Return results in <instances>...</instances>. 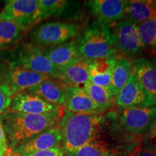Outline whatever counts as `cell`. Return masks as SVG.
Segmentation results:
<instances>
[{"instance_id":"1","label":"cell","mask_w":156,"mask_h":156,"mask_svg":"<svg viewBox=\"0 0 156 156\" xmlns=\"http://www.w3.org/2000/svg\"><path fill=\"white\" fill-rule=\"evenodd\" d=\"M64 109L42 114H28L7 110L0 115L8 147L14 150L51 128L59 126Z\"/></svg>"},{"instance_id":"2","label":"cell","mask_w":156,"mask_h":156,"mask_svg":"<svg viewBox=\"0 0 156 156\" xmlns=\"http://www.w3.org/2000/svg\"><path fill=\"white\" fill-rule=\"evenodd\" d=\"M104 116L75 114L64 108L59 123L62 149L73 151L98 139Z\"/></svg>"},{"instance_id":"3","label":"cell","mask_w":156,"mask_h":156,"mask_svg":"<svg viewBox=\"0 0 156 156\" xmlns=\"http://www.w3.org/2000/svg\"><path fill=\"white\" fill-rule=\"evenodd\" d=\"M78 48L81 57L91 62L116 54L112 28L97 21L92 23L78 42Z\"/></svg>"},{"instance_id":"4","label":"cell","mask_w":156,"mask_h":156,"mask_svg":"<svg viewBox=\"0 0 156 156\" xmlns=\"http://www.w3.org/2000/svg\"><path fill=\"white\" fill-rule=\"evenodd\" d=\"M7 62L15 67L44 74L56 79L58 70L45 56L44 48L31 43H23L15 46Z\"/></svg>"},{"instance_id":"5","label":"cell","mask_w":156,"mask_h":156,"mask_svg":"<svg viewBox=\"0 0 156 156\" xmlns=\"http://www.w3.org/2000/svg\"><path fill=\"white\" fill-rule=\"evenodd\" d=\"M79 25L67 22H48L40 25L30 32L33 44L46 48L72 40L79 33Z\"/></svg>"},{"instance_id":"6","label":"cell","mask_w":156,"mask_h":156,"mask_svg":"<svg viewBox=\"0 0 156 156\" xmlns=\"http://www.w3.org/2000/svg\"><path fill=\"white\" fill-rule=\"evenodd\" d=\"M50 78L47 75L12 67L7 61L0 63V83L10 89L14 95Z\"/></svg>"},{"instance_id":"7","label":"cell","mask_w":156,"mask_h":156,"mask_svg":"<svg viewBox=\"0 0 156 156\" xmlns=\"http://www.w3.org/2000/svg\"><path fill=\"white\" fill-rule=\"evenodd\" d=\"M119 124L129 134L146 136L156 126V106L122 109Z\"/></svg>"},{"instance_id":"8","label":"cell","mask_w":156,"mask_h":156,"mask_svg":"<svg viewBox=\"0 0 156 156\" xmlns=\"http://www.w3.org/2000/svg\"><path fill=\"white\" fill-rule=\"evenodd\" d=\"M39 0H9L0 12V20L17 24L28 30L39 23Z\"/></svg>"},{"instance_id":"9","label":"cell","mask_w":156,"mask_h":156,"mask_svg":"<svg viewBox=\"0 0 156 156\" xmlns=\"http://www.w3.org/2000/svg\"><path fill=\"white\" fill-rule=\"evenodd\" d=\"M112 31L114 45L117 51L126 57L137 56L143 49L138 25L122 20L114 25Z\"/></svg>"},{"instance_id":"10","label":"cell","mask_w":156,"mask_h":156,"mask_svg":"<svg viewBox=\"0 0 156 156\" xmlns=\"http://www.w3.org/2000/svg\"><path fill=\"white\" fill-rule=\"evenodd\" d=\"M114 103L122 109L156 106V101L132 73L124 86L115 97Z\"/></svg>"},{"instance_id":"11","label":"cell","mask_w":156,"mask_h":156,"mask_svg":"<svg viewBox=\"0 0 156 156\" xmlns=\"http://www.w3.org/2000/svg\"><path fill=\"white\" fill-rule=\"evenodd\" d=\"M126 1L124 0H89L85 2L87 9L97 22L112 26L124 19Z\"/></svg>"},{"instance_id":"12","label":"cell","mask_w":156,"mask_h":156,"mask_svg":"<svg viewBox=\"0 0 156 156\" xmlns=\"http://www.w3.org/2000/svg\"><path fill=\"white\" fill-rule=\"evenodd\" d=\"M63 109V107L51 104L38 95L23 91L13 96L9 110L23 114H42Z\"/></svg>"},{"instance_id":"13","label":"cell","mask_w":156,"mask_h":156,"mask_svg":"<svg viewBox=\"0 0 156 156\" xmlns=\"http://www.w3.org/2000/svg\"><path fill=\"white\" fill-rule=\"evenodd\" d=\"M66 101L64 108L75 114L101 115L103 111L99 108L80 86L66 87Z\"/></svg>"},{"instance_id":"14","label":"cell","mask_w":156,"mask_h":156,"mask_svg":"<svg viewBox=\"0 0 156 156\" xmlns=\"http://www.w3.org/2000/svg\"><path fill=\"white\" fill-rule=\"evenodd\" d=\"M44 53L58 70L67 67L81 58L78 48V42L75 39L44 48Z\"/></svg>"},{"instance_id":"15","label":"cell","mask_w":156,"mask_h":156,"mask_svg":"<svg viewBox=\"0 0 156 156\" xmlns=\"http://www.w3.org/2000/svg\"><path fill=\"white\" fill-rule=\"evenodd\" d=\"M62 134L59 126L46 130L26 143L13 150V153L19 155L31 152L62 148Z\"/></svg>"},{"instance_id":"16","label":"cell","mask_w":156,"mask_h":156,"mask_svg":"<svg viewBox=\"0 0 156 156\" xmlns=\"http://www.w3.org/2000/svg\"><path fill=\"white\" fill-rule=\"evenodd\" d=\"M91 61L80 58L67 67L58 70L56 80L67 86H80L90 81V66Z\"/></svg>"},{"instance_id":"17","label":"cell","mask_w":156,"mask_h":156,"mask_svg":"<svg viewBox=\"0 0 156 156\" xmlns=\"http://www.w3.org/2000/svg\"><path fill=\"white\" fill-rule=\"evenodd\" d=\"M132 73L156 101V58H135L132 62Z\"/></svg>"},{"instance_id":"18","label":"cell","mask_w":156,"mask_h":156,"mask_svg":"<svg viewBox=\"0 0 156 156\" xmlns=\"http://www.w3.org/2000/svg\"><path fill=\"white\" fill-rule=\"evenodd\" d=\"M66 87L67 85L58 80L50 78L24 91L38 95L51 104L64 108L67 95Z\"/></svg>"},{"instance_id":"19","label":"cell","mask_w":156,"mask_h":156,"mask_svg":"<svg viewBox=\"0 0 156 156\" xmlns=\"http://www.w3.org/2000/svg\"><path fill=\"white\" fill-rule=\"evenodd\" d=\"M116 54L91 62L90 66V82L95 85L111 90L113 73L116 64Z\"/></svg>"},{"instance_id":"20","label":"cell","mask_w":156,"mask_h":156,"mask_svg":"<svg viewBox=\"0 0 156 156\" xmlns=\"http://www.w3.org/2000/svg\"><path fill=\"white\" fill-rule=\"evenodd\" d=\"M125 20L139 25L142 23L156 19L155 1L152 0H132L126 1Z\"/></svg>"},{"instance_id":"21","label":"cell","mask_w":156,"mask_h":156,"mask_svg":"<svg viewBox=\"0 0 156 156\" xmlns=\"http://www.w3.org/2000/svg\"><path fill=\"white\" fill-rule=\"evenodd\" d=\"M27 31L16 23L0 20V52L16 46Z\"/></svg>"},{"instance_id":"22","label":"cell","mask_w":156,"mask_h":156,"mask_svg":"<svg viewBox=\"0 0 156 156\" xmlns=\"http://www.w3.org/2000/svg\"><path fill=\"white\" fill-rule=\"evenodd\" d=\"M132 73V62L124 56H118L113 73L111 90L116 97Z\"/></svg>"},{"instance_id":"23","label":"cell","mask_w":156,"mask_h":156,"mask_svg":"<svg viewBox=\"0 0 156 156\" xmlns=\"http://www.w3.org/2000/svg\"><path fill=\"white\" fill-rule=\"evenodd\" d=\"M84 90L89 95L91 100L100 108L103 112L112 108L114 103L115 97L112 90L88 82L83 86Z\"/></svg>"},{"instance_id":"24","label":"cell","mask_w":156,"mask_h":156,"mask_svg":"<svg viewBox=\"0 0 156 156\" xmlns=\"http://www.w3.org/2000/svg\"><path fill=\"white\" fill-rule=\"evenodd\" d=\"M64 156H116L113 150L98 139L73 151L65 152Z\"/></svg>"},{"instance_id":"25","label":"cell","mask_w":156,"mask_h":156,"mask_svg":"<svg viewBox=\"0 0 156 156\" xmlns=\"http://www.w3.org/2000/svg\"><path fill=\"white\" fill-rule=\"evenodd\" d=\"M69 2L64 0H39V22L51 17L60 15L67 8Z\"/></svg>"},{"instance_id":"26","label":"cell","mask_w":156,"mask_h":156,"mask_svg":"<svg viewBox=\"0 0 156 156\" xmlns=\"http://www.w3.org/2000/svg\"><path fill=\"white\" fill-rule=\"evenodd\" d=\"M138 30L143 48L156 51V19L140 24Z\"/></svg>"},{"instance_id":"27","label":"cell","mask_w":156,"mask_h":156,"mask_svg":"<svg viewBox=\"0 0 156 156\" xmlns=\"http://www.w3.org/2000/svg\"><path fill=\"white\" fill-rule=\"evenodd\" d=\"M13 96L11 90L0 83V115L9 108Z\"/></svg>"},{"instance_id":"28","label":"cell","mask_w":156,"mask_h":156,"mask_svg":"<svg viewBox=\"0 0 156 156\" xmlns=\"http://www.w3.org/2000/svg\"><path fill=\"white\" fill-rule=\"evenodd\" d=\"M12 150L8 147L5 130L0 121V156H12Z\"/></svg>"},{"instance_id":"29","label":"cell","mask_w":156,"mask_h":156,"mask_svg":"<svg viewBox=\"0 0 156 156\" xmlns=\"http://www.w3.org/2000/svg\"><path fill=\"white\" fill-rule=\"evenodd\" d=\"M20 156H64V151L62 148H56V149L23 153L21 154Z\"/></svg>"},{"instance_id":"30","label":"cell","mask_w":156,"mask_h":156,"mask_svg":"<svg viewBox=\"0 0 156 156\" xmlns=\"http://www.w3.org/2000/svg\"><path fill=\"white\" fill-rule=\"evenodd\" d=\"M142 146V148L150 150L156 153V126L152 131L145 136V139L144 140Z\"/></svg>"},{"instance_id":"31","label":"cell","mask_w":156,"mask_h":156,"mask_svg":"<svg viewBox=\"0 0 156 156\" xmlns=\"http://www.w3.org/2000/svg\"><path fill=\"white\" fill-rule=\"evenodd\" d=\"M130 156H156V153L150 150L142 148L140 145V147L137 148Z\"/></svg>"},{"instance_id":"32","label":"cell","mask_w":156,"mask_h":156,"mask_svg":"<svg viewBox=\"0 0 156 156\" xmlns=\"http://www.w3.org/2000/svg\"><path fill=\"white\" fill-rule=\"evenodd\" d=\"M155 7H156V1H155Z\"/></svg>"}]
</instances>
